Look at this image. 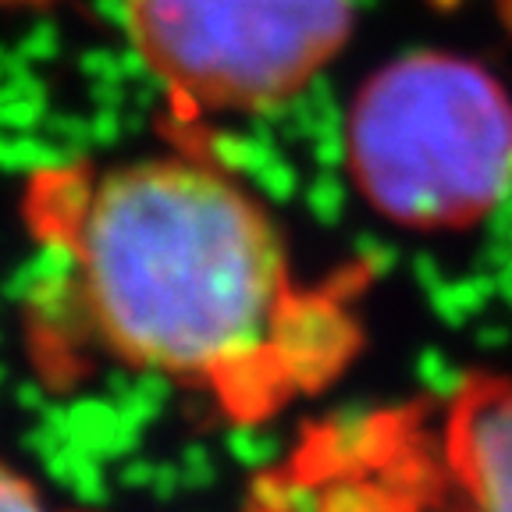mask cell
Segmentation results:
<instances>
[{
	"label": "cell",
	"instance_id": "cell-1",
	"mask_svg": "<svg viewBox=\"0 0 512 512\" xmlns=\"http://www.w3.org/2000/svg\"><path fill=\"white\" fill-rule=\"evenodd\" d=\"M22 214L29 338L54 377L111 360L260 424L363 349L367 271L306 278L264 203L196 150L36 168Z\"/></svg>",
	"mask_w": 512,
	"mask_h": 512
},
{
	"label": "cell",
	"instance_id": "cell-2",
	"mask_svg": "<svg viewBox=\"0 0 512 512\" xmlns=\"http://www.w3.org/2000/svg\"><path fill=\"white\" fill-rule=\"evenodd\" d=\"M345 160L388 221L463 232L502 203L512 182V100L466 57H402L352 100Z\"/></svg>",
	"mask_w": 512,
	"mask_h": 512
},
{
	"label": "cell",
	"instance_id": "cell-3",
	"mask_svg": "<svg viewBox=\"0 0 512 512\" xmlns=\"http://www.w3.org/2000/svg\"><path fill=\"white\" fill-rule=\"evenodd\" d=\"M128 43L178 121L260 114L349 43L352 0H121Z\"/></svg>",
	"mask_w": 512,
	"mask_h": 512
},
{
	"label": "cell",
	"instance_id": "cell-4",
	"mask_svg": "<svg viewBox=\"0 0 512 512\" xmlns=\"http://www.w3.org/2000/svg\"><path fill=\"white\" fill-rule=\"evenodd\" d=\"M299 452L360 512H512V377L338 420Z\"/></svg>",
	"mask_w": 512,
	"mask_h": 512
},
{
	"label": "cell",
	"instance_id": "cell-5",
	"mask_svg": "<svg viewBox=\"0 0 512 512\" xmlns=\"http://www.w3.org/2000/svg\"><path fill=\"white\" fill-rule=\"evenodd\" d=\"M0 512H50L22 473L0 463Z\"/></svg>",
	"mask_w": 512,
	"mask_h": 512
},
{
	"label": "cell",
	"instance_id": "cell-6",
	"mask_svg": "<svg viewBox=\"0 0 512 512\" xmlns=\"http://www.w3.org/2000/svg\"><path fill=\"white\" fill-rule=\"evenodd\" d=\"M434 4H452V8H456V4H463V0H434Z\"/></svg>",
	"mask_w": 512,
	"mask_h": 512
},
{
	"label": "cell",
	"instance_id": "cell-7",
	"mask_svg": "<svg viewBox=\"0 0 512 512\" xmlns=\"http://www.w3.org/2000/svg\"><path fill=\"white\" fill-rule=\"evenodd\" d=\"M22 4H43V0H22Z\"/></svg>",
	"mask_w": 512,
	"mask_h": 512
}]
</instances>
